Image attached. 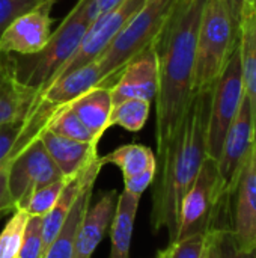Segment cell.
Masks as SVG:
<instances>
[{"label": "cell", "mask_w": 256, "mask_h": 258, "mask_svg": "<svg viewBox=\"0 0 256 258\" xmlns=\"http://www.w3.org/2000/svg\"><path fill=\"white\" fill-rule=\"evenodd\" d=\"M47 2L57 3L59 0H0V35L18 15Z\"/></svg>", "instance_id": "30"}, {"label": "cell", "mask_w": 256, "mask_h": 258, "mask_svg": "<svg viewBox=\"0 0 256 258\" xmlns=\"http://www.w3.org/2000/svg\"><path fill=\"white\" fill-rule=\"evenodd\" d=\"M125 0H95V5L98 8V12H100V17L107 14V12H112L113 9H116L118 6H121Z\"/></svg>", "instance_id": "35"}, {"label": "cell", "mask_w": 256, "mask_h": 258, "mask_svg": "<svg viewBox=\"0 0 256 258\" xmlns=\"http://www.w3.org/2000/svg\"><path fill=\"white\" fill-rule=\"evenodd\" d=\"M220 249H222V258H256V246L249 249L238 246L231 230L222 228Z\"/></svg>", "instance_id": "31"}, {"label": "cell", "mask_w": 256, "mask_h": 258, "mask_svg": "<svg viewBox=\"0 0 256 258\" xmlns=\"http://www.w3.org/2000/svg\"><path fill=\"white\" fill-rule=\"evenodd\" d=\"M118 203V192H103L94 206H89L81 218L74 243V258H92L95 249L112 225Z\"/></svg>", "instance_id": "16"}, {"label": "cell", "mask_w": 256, "mask_h": 258, "mask_svg": "<svg viewBox=\"0 0 256 258\" xmlns=\"http://www.w3.org/2000/svg\"><path fill=\"white\" fill-rule=\"evenodd\" d=\"M205 2L175 0L155 39L158 59V89L155 95L157 156L163 153L177 132L195 94L196 41Z\"/></svg>", "instance_id": "1"}, {"label": "cell", "mask_w": 256, "mask_h": 258, "mask_svg": "<svg viewBox=\"0 0 256 258\" xmlns=\"http://www.w3.org/2000/svg\"><path fill=\"white\" fill-rule=\"evenodd\" d=\"M158 89V59L155 41L131 59L119 73L118 79L110 86L113 106L130 100L139 98L152 103Z\"/></svg>", "instance_id": "12"}, {"label": "cell", "mask_w": 256, "mask_h": 258, "mask_svg": "<svg viewBox=\"0 0 256 258\" xmlns=\"http://www.w3.org/2000/svg\"><path fill=\"white\" fill-rule=\"evenodd\" d=\"M11 162L12 160H6L0 163V213L15 212V206L11 198L9 186H8V174H9Z\"/></svg>", "instance_id": "33"}, {"label": "cell", "mask_w": 256, "mask_h": 258, "mask_svg": "<svg viewBox=\"0 0 256 258\" xmlns=\"http://www.w3.org/2000/svg\"><path fill=\"white\" fill-rule=\"evenodd\" d=\"M62 107V106H60ZM59 106H51L39 95L35 107L23 118L0 124V163L12 160L33 139L47 128Z\"/></svg>", "instance_id": "14"}, {"label": "cell", "mask_w": 256, "mask_h": 258, "mask_svg": "<svg viewBox=\"0 0 256 258\" xmlns=\"http://www.w3.org/2000/svg\"><path fill=\"white\" fill-rule=\"evenodd\" d=\"M148 2H152V0H148Z\"/></svg>", "instance_id": "38"}, {"label": "cell", "mask_w": 256, "mask_h": 258, "mask_svg": "<svg viewBox=\"0 0 256 258\" xmlns=\"http://www.w3.org/2000/svg\"><path fill=\"white\" fill-rule=\"evenodd\" d=\"M220 236H222V228H213L208 233V239H207V246H205L204 258H222Z\"/></svg>", "instance_id": "34"}, {"label": "cell", "mask_w": 256, "mask_h": 258, "mask_svg": "<svg viewBox=\"0 0 256 258\" xmlns=\"http://www.w3.org/2000/svg\"><path fill=\"white\" fill-rule=\"evenodd\" d=\"M174 5L175 0L148 2L125 23V26L95 59L101 73L100 86H112L121 70L157 39Z\"/></svg>", "instance_id": "5"}, {"label": "cell", "mask_w": 256, "mask_h": 258, "mask_svg": "<svg viewBox=\"0 0 256 258\" xmlns=\"http://www.w3.org/2000/svg\"><path fill=\"white\" fill-rule=\"evenodd\" d=\"M103 165H115L121 169L124 180L136 177L146 169L157 168V157L149 147L127 144L101 157Z\"/></svg>", "instance_id": "23"}, {"label": "cell", "mask_w": 256, "mask_h": 258, "mask_svg": "<svg viewBox=\"0 0 256 258\" xmlns=\"http://www.w3.org/2000/svg\"><path fill=\"white\" fill-rule=\"evenodd\" d=\"M238 47V24L226 0H207L196 41L193 92L213 88Z\"/></svg>", "instance_id": "3"}, {"label": "cell", "mask_w": 256, "mask_h": 258, "mask_svg": "<svg viewBox=\"0 0 256 258\" xmlns=\"http://www.w3.org/2000/svg\"><path fill=\"white\" fill-rule=\"evenodd\" d=\"M151 103L146 100L130 98L113 106L109 118V127L119 125L131 133L140 132L148 121Z\"/></svg>", "instance_id": "24"}, {"label": "cell", "mask_w": 256, "mask_h": 258, "mask_svg": "<svg viewBox=\"0 0 256 258\" xmlns=\"http://www.w3.org/2000/svg\"><path fill=\"white\" fill-rule=\"evenodd\" d=\"M238 51L244 94L249 98L256 136V3L246 0L238 20Z\"/></svg>", "instance_id": "18"}, {"label": "cell", "mask_w": 256, "mask_h": 258, "mask_svg": "<svg viewBox=\"0 0 256 258\" xmlns=\"http://www.w3.org/2000/svg\"><path fill=\"white\" fill-rule=\"evenodd\" d=\"M140 197L127 192L118 195L115 216L110 225V255L109 258H130L134 221L139 209Z\"/></svg>", "instance_id": "21"}, {"label": "cell", "mask_w": 256, "mask_h": 258, "mask_svg": "<svg viewBox=\"0 0 256 258\" xmlns=\"http://www.w3.org/2000/svg\"><path fill=\"white\" fill-rule=\"evenodd\" d=\"M101 85V73L97 60H92L47 85L41 92V98L51 106H66L88 91Z\"/></svg>", "instance_id": "19"}, {"label": "cell", "mask_w": 256, "mask_h": 258, "mask_svg": "<svg viewBox=\"0 0 256 258\" xmlns=\"http://www.w3.org/2000/svg\"><path fill=\"white\" fill-rule=\"evenodd\" d=\"M95 141H101L109 128V118L113 109L110 86H95L68 104Z\"/></svg>", "instance_id": "20"}, {"label": "cell", "mask_w": 256, "mask_h": 258, "mask_svg": "<svg viewBox=\"0 0 256 258\" xmlns=\"http://www.w3.org/2000/svg\"><path fill=\"white\" fill-rule=\"evenodd\" d=\"M146 3H148V0H125L121 6H118L112 12L101 15L88 29V32H86L81 44L75 50V53L56 73V76L50 80V83L54 82L56 79L95 60L103 53V50L110 44V41L118 35V32L125 26V23L133 15H136Z\"/></svg>", "instance_id": "10"}, {"label": "cell", "mask_w": 256, "mask_h": 258, "mask_svg": "<svg viewBox=\"0 0 256 258\" xmlns=\"http://www.w3.org/2000/svg\"><path fill=\"white\" fill-rule=\"evenodd\" d=\"M47 130L74 139V141H80V142H89V144H100L98 141H95V138L92 136V133L84 127V124L78 119V116L71 110V107L62 106L56 110V113L51 116Z\"/></svg>", "instance_id": "25"}, {"label": "cell", "mask_w": 256, "mask_h": 258, "mask_svg": "<svg viewBox=\"0 0 256 258\" xmlns=\"http://www.w3.org/2000/svg\"><path fill=\"white\" fill-rule=\"evenodd\" d=\"M234 210V227L231 230L241 248L256 246V141L243 165L237 187Z\"/></svg>", "instance_id": "13"}, {"label": "cell", "mask_w": 256, "mask_h": 258, "mask_svg": "<svg viewBox=\"0 0 256 258\" xmlns=\"http://www.w3.org/2000/svg\"><path fill=\"white\" fill-rule=\"evenodd\" d=\"M56 3H42L18 15L0 35V51L11 54H35L41 51L50 39V11Z\"/></svg>", "instance_id": "11"}, {"label": "cell", "mask_w": 256, "mask_h": 258, "mask_svg": "<svg viewBox=\"0 0 256 258\" xmlns=\"http://www.w3.org/2000/svg\"><path fill=\"white\" fill-rule=\"evenodd\" d=\"M229 8H231V12H232V17L235 18L237 24H238V20H240V14H241V9H243V5L246 0H226Z\"/></svg>", "instance_id": "36"}, {"label": "cell", "mask_w": 256, "mask_h": 258, "mask_svg": "<svg viewBox=\"0 0 256 258\" xmlns=\"http://www.w3.org/2000/svg\"><path fill=\"white\" fill-rule=\"evenodd\" d=\"M47 153L56 163L63 180H72L78 172H81L98 154V145L89 142L74 141L50 130H42L39 135Z\"/></svg>", "instance_id": "17"}, {"label": "cell", "mask_w": 256, "mask_h": 258, "mask_svg": "<svg viewBox=\"0 0 256 258\" xmlns=\"http://www.w3.org/2000/svg\"><path fill=\"white\" fill-rule=\"evenodd\" d=\"M255 141L253 115H252L249 98L244 94L240 110L226 133L223 148H222L220 157L217 160L219 189H220V195L223 200L228 195L234 194L240 172L243 169V165H244Z\"/></svg>", "instance_id": "9"}, {"label": "cell", "mask_w": 256, "mask_h": 258, "mask_svg": "<svg viewBox=\"0 0 256 258\" xmlns=\"http://www.w3.org/2000/svg\"><path fill=\"white\" fill-rule=\"evenodd\" d=\"M155 172H157V168H151V169H146L136 177L124 180V192H127L133 197L142 198L143 192L154 183Z\"/></svg>", "instance_id": "32"}, {"label": "cell", "mask_w": 256, "mask_h": 258, "mask_svg": "<svg viewBox=\"0 0 256 258\" xmlns=\"http://www.w3.org/2000/svg\"><path fill=\"white\" fill-rule=\"evenodd\" d=\"M213 88L193 94L187 112L160 156L152 187L151 228L169 234V243L177 239L180 207L184 195L196 180L208 157V124Z\"/></svg>", "instance_id": "2"}, {"label": "cell", "mask_w": 256, "mask_h": 258, "mask_svg": "<svg viewBox=\"0 0 256 258\" xmlns=\"http://www.w3.org/2000/svg\"><path fill=\"white\" fill-rule=\"evenodd\" d=\"M84 2L77 0L41 51L35 54H14L17 76L23 85L41 92L75 53L89 29L83 15Z\"/></svg>", "instance_id": "4"}, {"label": "cell", "mask_w": 256, "mask_h": 258, "mask_svg": "<svg viewBox=\"0 0 256 258\" xmlns=\"http://www.w3.org/2000/svg\"><path fill=\"white\" fill-rule=\"evenodd\" d=\"M208 233H199L175 240L169 243L167 248L158 251L157 255L160 258H204Z\"/></svg>", "instance_id": "27"}, {"label": "cell", "mask_w": 256, "mask_h": 258, "mask_svg": "<svg viewBox=\"0 0 256 258\" xmlns=\"http://www.w3.org/2000/svg\"><path fill=\"white\" fill-rule=\"evenodd\" d=\"M42 231H44V218L29 216L18 258H44Z\"/></svg>", "instance_id": "28"}, {"label": "cell", "mask_w": 256, "mask_h": 258, "mask_svg": "<svg viewBox=\"0 0 256 258\" xmlns=\"http://www.w3.org/2000/svg\"><path fill=\"white\" fill-rule=\"evenodd\" d=\"M222 201L223 198L219 189L217 160L207 157L196 180L181 201L178 233L175 240L211 231L216 212Z\"/></svg>", "instance_id": "7"}, {"label": "cell", "mask_w": 256, "mask_h": 258, "mask_svg": "<svg viewBox=\"0 0 256 258\" xmlns=\"http://www.w3.org/2000/svg\"><path fill=\"white\" fill-rule=\"evenodd\" d=\"M95 181H97V178H92L84 184V187L78 194L66 221L63 222L56 239L51 242L44 258H74V243H75L77 230H78L83 215L86 213L88 207L91 206Z\"/></svg>", "instance_id": "22"}, {"label": "cell", "mask_w": 256, "mask_h": 258, "mask_svg": "<svg viewBox=\"0 0 256 258\" xmlns=\"http://www.w3.org/2000/svg\"><path fill=\"white\" fill-rule=\"evenodd\" d=\"M63 180L56 163L39 138L24 147L11 162L8 174L9 194L15 210H24L35 190Z\"/></svg>", "instance_id": "8"}, {"label": "cell", "mask_w": 256, "mask_h": 258, "mask_svg": "<svg viewBox=\"0 0 256 258\" xmlns=\"http://www.w3.org/2000/svg\"><path fill=\"white\" fill-rule=\"evenodd\" d=\"M244 98V85L241 74V60L238 47L232 53L223 73L213 85L211 112L208 124L207 153L208 157L219 160L226 133L235 119Z\"/></svg>", "instance_id": "6"}, {"label": "cell", "mask_w": 256, "mask_h": 258, "mask_svg": "<svg viewBox=\"0 0 256 258\" xmlns=\"http://www.w3.org/2000/svg\"><path fill=\"white\" fill-rule=\"evenodd\" d=\"M38 98L39 91L20 82L15 56L0 51V124L26 116Z\"/></svg>", "instance_id": "15"}, {"label": "cell", "mask_w": 256, "mask_h": 258, "mask_svg": "<svg viewBox=\"0 0 256 258\" xmlns=\"http://www.w3.org/2000/svg\"><path fill=\"white\" fill-rule=\"evenodd\" d=\"M65 184H66V180H59V181H54L51 184H47V186L35 190L33 195L30 197L27 207H26L27 215L44 218L56 204Z\"/></svg>", "instance_id": "29"}, {"label": "cell", "mask_w": 256, "mask_h": 258, "mask_svg": "<svg viewBox=\"0 0 256 258\" xmlns=\"http://www.w3.org/2000/svg\"><path fill=\"white\" fill-rule=\"evenodd\" d=\"M252 2H255V3H256V0H252Z\"/></svg>", "instance_id": "37"}, {"label": "cell", "mask_w": 256, "mask_h": 258, "mask_svg": "<svg viewBox=\"0 0 256 258\" xmlns=\"http://www.w3.org/2000/svg\"><path fill=\"white\" fill-rule=\"evenodd\" d=\"M27 219V212L15 210L6 222L5 228L0 231V258H18Z\"/></svg>", "instance_id": "26"}]
</instances>
